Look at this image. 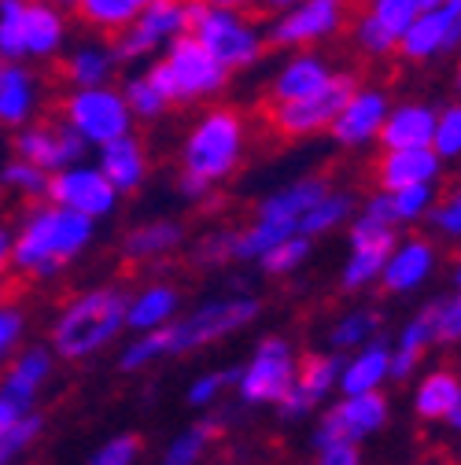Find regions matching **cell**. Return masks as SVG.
Instances as JSON below:
<instances>
[{
	"instance_id": "6da1fadb",
	"label": "cell",
	"mask_w": 461,
	"mask_h": 465,
	"mask_svg": "<svg viewBox=\"0 0 461 465\" xmlns=\"http://www.w3.org/2000/svg\"><path fill=\"white\" fill-rule=\"evenodd\" d=\"M130 292L123 284H100L64 303L48 329V351L64 362H85L119 340L126 329Z\"/></svg>"
},
{
	"instance_id": "7a4b0ae2",
	"label": "cell",
	"mask_w": 461,
	"mask_h": 465,
	"mask_svg": "<svg viewBox=\"0 0 461 465\" xmlns=\"http://www.w3.org/2000/svg\"><path fill=\"white\" fill-rule=\"evenodd\" d=\"M93 237H96V222L71 214L64 207L37 203L19 222L12 266L34 277H55L93 244Z\"/></svg>"
},
{
	"instance_id": "3957f363",
	"label": "cell",
	"mask_w": 461,
	"mask_h": 465,
	"mask_svg": "<svg viewBox=\"0 0 461 465\" xmlns=\"http://www.w3.org/2000/svg\"><path fill=\"white\" fill-rule=\"evenodd\" d=\"M248 126L237 107H211L192 123L181 141V173L200 178L203 185H218L233 173L244 159Z\"/></svg>"
},
{
	"instance_id": "277c9868",
	"label": "cell",
	"mask_w": 461,
	"mask_h": 465,
	"mask_svg": "<svg viewBox=\"0 0 461 465\" xmlns=\"http://www.w3.org/2000/svg\"><path fill=\"white\" fill-rule=\"evenodd\" d=\"M185 34L196 37L229 74L255 67L266 52L262 26L237 5H185Z\"/></svg>"
},
{
	"instance_id": "5b68a950",
	"label": "cell",
	"mask_w": 461,
	"mask_h": 465,
	"mask_svg": "<svg viewBox=\"0 0 461 465\" xmlns=\"http://www.w3.org/2000/svg\"><path fill=\"white\" fill-rule=\"evenodd\" d=\"M259 311H262V303L255 296H225V300L200 303L196 311H189L185 318L170 322L162 329L166 359L192 355V351H200V347H207V343H218L225 336L248 329L259 318Z\"/></svg>"
},
{
	"instance_id": "8992f818",
	"label": "cell",
	"mask_w": 461,
	"mask_h": 465,
	"mask_svg": "<svg viewBox=\"0 0 461 465\" xmlns=\"http://www.w3.org/2000/svg\"><path fill=\"white\" fill-rule=\"evenodd\" d=\"M60 123L71 126L89 148H107L133 134V114L114 85L103 89H71L60 100Z\"/></svg>"
},
{
	"instance_id": "52a82bcc",
	"label": "cell",
	"mask_w": 461,
	"mask_h": 465,
	"mask_svg": "<svg viewBox=\"0 0 461 465\" xmlns=\"http://www.w3.org/2000/svg\"><path fill=\"white\" fill-rule=\"evenodd\" d=\"M358 93V74L355 71H332V78L325 82L321 93H314L310 100L299 104H280L270 107V126L280 137H314V134H329V126L336 123V114L348 107V100Z\"/></svg>"
},
{
	"instance_id": "ba28073f",
	"label": "cell",
	"mask_w": 461,
	"mask_h": 465,
	"mask_svg": "<svg viewBox=\"0 0 461 465\" xmlns=\"http://www.w3.org/2000/svg\"><path fill=\"white\" fill-rule=\"evenodd\" d=\"M299 373V359L284 336H266L255 343V355L240 366L237 391L248 406H277Z\"/></svg>"
},
{
	"instance_id": "9c48e42d",
	"label": "cell",
	"mask_w": 461,
	"mask_h": 465,
	"mask_svg": "<svg viewBox=\"0 0 461 465\" xmlns=\"http://www.w3.org/2000/svg\"><path fill=\"white\" fill-rule=\"evenodd\" d=\"M391 418V402L380 395V391H369V395H348L336 406L318 418L314 432H310V447H325V443H336V440H351L362 447V440L377 436Z\"/></svg>"
},
{
	"instance_id": "30bf717a",
	"label": "cell",
	"mask_w": 461,
	"mask_h": 465,
	"mask_svg": "<svg viewBox=\"0 0 461 465\" xmlns=\"http://www.w3.org/2000/svg\"><path fill=\"white\" fill-rule=\"evenodd\" d=\"M185 34V5L178 0H144V12L130 30L111 41L114 64H137Z\"/></svg>"
},
{
	"instance_id": "8fae6325",
	"label": "cell",
	"mask_w": 461,
	"mask_h": 465,
	"mask_svg": "<svg viewBox=\"0 0 461 465\" xmlns=\"http://www.w3.org/2000/svg\"><path fill=\"white\" fill-rule=\"evenodd\" d=\"M395 244H398V229H391L384 222H373L358 211L351 218V252H348L343 270H339L343 292H362V288H369L373 281H380Z\"/></svg>"
},
{
	"instance_id": "7c38bea8",
	"label": "cell",
	"mask_w": 461,
	"mask_h": 465,
	"mask_svg": "<svg viewBox=\"0 0 461 465\" xmlns=\"http://www.w3.org/2000/svg\"><path fill=\"white\" fill-rule=\"evenodd\" d=\"M343 23H348V8L336 0H303V5L280 8L262 34L273 48H307L339 34Z\"/></svg>"
},
{
	"instance_id": "4fadbf2b",
	"label": "cell",
	"mask_w": 461,
	"mask_h": 465,
	"mask_svg": "<svg viewBox=\"0 0 461 465\" xmlns=\"http://www.w3.org/2000/svg\"><path fill=\"white\" fill-rule=\"evenodd\" d=\"M162 64L174 74V85H178V100L181 104H196V100H211L218 96L225 85H229V71L214 60V55L189 34L174 37L166 48H162Z\"/></svg>"
},
{
	"instance_id": "5bb4252c",
	"label": "cell",
	"mask_w": 461,
	"mask_h": 465,
	"mask_svg": "<svg viewBox=\"0 0 461 465\" xmlns=\"http://www.w3.org/2000/svg\"><path fill=\"white\" fill-rule=\"evenodd\" d=\"M44 200L52 207H64V211L82 214L89 222H100V218L114 214V207H119V193L107 185V178L96 170V163H82V166L52 173Z\"/></svg>"
},
{
	"instance_id": "9a60e30c",
	"label": "cell",
	"mask_w": 461,
	"mask_h": 465,
	"mask_svg": "<svg viewBox=\"0 0 461 465\" xmlns=\"http://www.w3.org/2000/svg\"><path fill=\"white\" fill-rule=\"evenodd\" d=\"M12 148H15V159L44 170L48 178L60 170L82 166L89 155V144L64 123H30L12 137Z\"/></svg>"
},
{
	"instance_id": "2e32d148",
	"label": "cell",
	"mask_w": 461,
	"mask_h": 465,
	"mask_svg": "<svg viewBox=\"0 0 461 465\" xmlns=\"http://www.w3.org/2000/svg\"><path fill=\"white\" fill-rule=\"evenodd\" d=\"M457 48H461V0H436V5L428 0V8L398 41V52L414 64L450 55Z\"/></svg>"
},
{
	"instance_id": "e0dca14e",
	"label": "cell",
	"mask_w": 461,
	"mask_h": 465,
	"mask_svg": "<svg viewBox=\"0 0 461 465\" xmlns=\"http://www.w3.org/2000/svg\"><path fill=\"white\" fill-rule=\"evenodd\" d=\"M339 370H343V359L325 351V355H307L299 362V373L288 388V395L277 402V414L284 421H303L310 418L318 406L339 388Z\"/></svg>"
},
{
	"instance_id": "ac0fdd59",
	"label": "cell",
	"mask_w": 461,
	"mask_h": 465,
	"mask_svg": "<svg viewBox=\"0 0 461 465\" xmlns=\"http://www.w3.org/2000/svg\"><path fill=\"white\" fill-rule=\"evenodd\" d=\"M387 111H391V100L384 89L358 85V93L348 100V107H343L336 114V123L329 126V137L339 148H366L380 137V130L387 123Z\"/></svg>"
},
{
	"instance_id": "d6986e66",
	"label": "cell",
	"mask_w": 461,
	"mask_h": 465,
	"mask_svg": "<svg viewBox=\"0 0 461 465\" xmlns=\"http://www.w3.org/2000/svg\"><path fill=\"white\" fill-rule=\"evenodd\" d=\"M52 362H55V355L48 351V347H41V343L37 347H23V351L12 359L5 381H0V399L12 402L23 418L34 414V402H37L41 388L52 377Z\"/></svg>"
},
{
	"instance_id": "ffe728a7",
	"label": "cell",
	"mask_w": 461,
	"mask_h": 465,
	"mask_svg": "<svg viewBox=\"0 0 461 465\" xmlns=\"http://www.w3.org/2000/svg\"><path fill=\"white\" fill-rule=\"evenodd\" d=\"M436 259H439V252H436V244L428 237L398 241L391 259H387V266H384V273H380V288H384V292H391V296L414 292V288H421L432 277Z\"/></svg>"
},
{
	"instance_id": "44dd1931",
	"label": "cell",
	"mask_w": 461,
	"mask_h": 465,
	"mask_svg": "<svg viewBox=\"0 0 461 465\" xmlns=\"http://www.w3.org/2000/svg\"><path fill=\"white\" fill-rule=\"evenodd\" d=\"M329 193H332V185H329L325 173H307V178H299V182H288V185L273 189L259 203L255 218L259 222H277V225H299L303 214L314 211Z\"/></svg>"
},
{
	"instance_id": "7402d4cb",
	"label": "cell",
	"mask_w": 461,
	"mask_h": 465,
	"mask_svg": "<svg viewBox=\"0 0 461 465\" xmlns=\"http://www.w3.org/2000/svg\"><path fill=\"white\" fill-rule=\"evenodd\" d=\"M432 134H436V107L432 104H417V100L391 104L377 144L384 152H421V148H432Z\"/></svg>"
},
{
	"instance_id": "603a6c76",
	"label": "cell",
	"mask_w": 461,
	"mask_h": 465,
	"mask_svg": "<svg viewBox=\"0 0 461 465\" xmlns=\"http://www.w3.org/2000/svg\"><path fill=\"white\" fill-rule=\"evenodd\" d=\"M329 78H332V67H329L325 55H318V52H296L292 60H288L270 78V100H273V107L310 100L314 93L325 89Z\"/></svg>"
},
{
	"instance_id": "cb8c5ba5",
	"label": "cell",
	"mask_w": 461,
	"mask_h": 465,
	"mask_svg": "<svg viewBox=\"0 0 461 465\" xmlns=\"http://www.w3.org/2000/svg\"><path fill=\"white\" fill-rule=\"evenodd\" d=\"M439 173H443V159L432 148H421V152H384L377 159V185H380V193L436 185Z\"/></svg>"
},
{
	"instance_id": "d4e9b609",
	"label": "cell",
	"mask_w": 461,
	"mask_h": 465,
	"mask_svg": "<svg viewBox=\"0 0 461 465\" xmlns=\"http://www.w3.org/2000/svg\"><path fill=\"white\" fill-rule=\"evenodd\" d=\"M181 314V288L170 284V281H152L144 284L141 292L130 296L126 307V329L144 336V332H159L170 322H178Z\"/></svg>"
},
{
	"instance_id": "484cf974",
	"label": "cell",
	"mask_w": 461,
	"mask_h": 465,
	"mask_svg": "<svg viewBox=\"0 0 461 465\" xmlns=\"http://www.w3.org/2000/svg\"><path fill=\"white\" fill-rule=\"evenodd\" d=\"M391 381V343L384 336L369 340L366 347L351 359H343V370H339V395H369V391H380L384 384Z\"/></svg>"
},
{
	"instance_id": "4316f807",
	"label": "cell",
	"mask_w": 461,
	"mask_h": 465,
	"mask_svg": "<svg viewBox=\"0 0 461 465\" xmlns=\"http://www.w3.org/2000/svg\"><path fill=\"white\" fill-rule=\"evenodd\" d=\"M96 170L107 178V185L123 196V193H137V189L148 182L152 163H148V152H144L141 137L130 134V137H123V141H114V144L100 148V163H96Z\"/></svg>"
},
{
	"instance_id": "83f0119b",
	"label": "cell",
	"mask_w": 461,
	"mask_h": 465,
	"mask_svg": "<svg viewBox=\"0 0 461 465\" xmlns=\"http://www.w3.org/2000/svg\"><path fill=\"white\" fill-rule=\"evenodd\" d=\"M37 78L23 64H5L0 67V126L5 130H23L34 123L37 111Z\"/></svg>"
},
{
	"instance_id": "f1b7e54d",
	"label": "cell",
	"mask_w": 461,
	"mask_h": 465,
	"mask_svg": "<svg viewBox=\"0 0 461 465\" xmlns=\"http://www.w3.org/2000/svg\"><path fill=\"white\" fill-rule=\"evenodd\" d=\"M67 41V15L55 5H26L23 12V52L26 60H52Z\"/></svg>"
},
{
	"instance_id": "f546056e",
	"label": "cell",
	"mask_w": 461,
	"mask_h": 465,
	"mask_svg": "<svg viewBox=\"0 0 461 465\" xmlns=\"http://www.w3.org/2000/svg\"><path fill=\"white\" fill-rule=\"evenodd\" d=\"M185 244V225L174 218H155V222H141L137 229H130L123 237V255L130 262H152V259H166Z\"/></svg>"
},
{
	"instance_id": "4dcf8cb0",
	"label": "cell",
	"mask_w": 461,
	"mask_h": 465,
	"mask_svg": "<svg viewBox=\"0 0 461 465\" xmlns=\"http://www.w3.org/2000/svg\"><path fill=\"white\" fill-rule=\"evenodd\" d=\"M114 67L119 64H114V55H111V45L85 41L64 60V78L74 89H103V85H111Z\"/></svg>"
},
{
	"instance_id": "1f68e13d",
	"label": "cell",
	"mask_w": 461,
	"mask_h": 465,
	"mask_svg": "<svg viewBox=\"0 0 461 465\" xmlns=\"http://www.w3.org/2000/svg\"><path fill=\"white\" fill-rule=\"evenodd\" d=\"M461 395V377L454 370H432L414 388V414L421 421H443Z\"/></svg>"
},
{
	"instance_id": "d6a6232c",
	"label": "cell",
	"mask_w": 461,
	"mask_h": 465,
	"mask_svg": "<svg viewBox=\"0 0 461 465\" xmlns=\"http://www.w3.org/2000/svg\"><path fill=\"white\" fill-rule=\"evenodd\" d=\"M71 12L89 30L119 37L123 30H130L137 23V15L144 12V0H78V5H71Z\"/></svg>"
},
{
	"instance_id": "836d02e7",
	"label": "cell",
	"mask_w": 461,
	"mask_h": 465,
	"mask_svg": "<svg viewBox=\"0 0 461 465\" xmlns=\"http://www.w3.org/2000/svg\"><path fill=\"white\" fill-rule=\"evenodd\" d=\"M432 347V332H428V322L421 318V311L398 329L395 336V347H391V381H410L425 359V351Z\"/></svg>"
},
{
	"instance_id": "e575fe53",
	"label": "cell",
	"mask_w": 461,
	"mask_h": 465,
	"mask_svg": "<svg viewBox=\"0 0 461 465\" xmlns=\"http://www.w3.org/2000/svg\"><path fill=\"white\" fill-rule=\"evenodd\" d=\"M221 425H225V418H218V414L189 425L185 432H178L174 440H170V447H166V454H162L159 465H200L207 458L211 440L221 432Z\"/></svg>"
},
{
	"instance_id": "d590c367",
	"label": "cell",
	"mask_w": 461,
	"mask_h": 465,
	"mask_svg": "<svg viewBox=\"0 0 461 465\" xmlns=\"http://www.w3.org/2000/svg\"><path fill=\"white\" fill-rule=\"evenodd\" d=\"M355 207H358V200H355L351 193H336V189H332L314 211L303 214V222L296 225V232H299V237H307V241L325 237V232L348 225V222L355 218Z\"/></svg>"
},
{
	"instance_id": "8d00e7d4",
	"label": "cell",
	"mask_w": 461,
	"mask_h": 465,
	"mask_svg": "<svg viewBox=\"0 0 461 465\" xmlns=\"http://www.w3.org/2000/svg\"><path fill=\"white\" fill-rule=\"evenodd\" d=\"M377 329H380V314L369 311V307H358V311H348L329 332V347L332 355H343V351H358L369 340H377Z\"/></svg>"
},
{
	"instance_id": "74e56055",
	"label": "cell",
	"mask_w": 461,
	"mask_h": 465,
	"mask_svg": "<svg viewBox=\"0 0 461 465\" xmlns=\"http://www.w3.org/2000/svg\"><path fill=\"white\" fill-rule=\"evenodd\" d=\"M296 232V225H277V222H251L244 229H237V259H251L262 262L280 241H288Z\"/></svg>"
},
{
	"instance_id": "f35d334b",
	"label": "cell",
	"mask_w": 461,
	"mask_h": 465,
	"mask_svg": "<svg viewBox=\"0 0 461 465\" xmlns=\"http://www.w3.org/2000/svg\"><path fill=\"white\" fill-rule=\"evenodd\" d=\"M421 318L428 322L432 343H461V292L425 303Z\"/></svg>"
},
{
	"instance_id": "ab89813d",
	"label": "cell",
	"mask_w": 461,
	"mask_h": 465,
	"mask_svg": "<svg viewBox=\"0 0 461 465\" xmlns=\"http://www.w3.org/2000/svg\"><path fill=\"white\" fill-rule=\"evenodd\" d=\"M23 0H0V64H23Z\"/></svg>"
},
{
	"instance_id": "60d3db41",
	"label": "cell",
	"mask_w": 461,
	"mask_h": 465,
	"mask_svg": "<svg viewBox=\"0 0 461 465\" xmlns=\"http://www.w3.org/2000/svg\"><path fill=\"white\" fill-rule=\"evenodd\" d=\"M119 93H123V100H126V107H130V114H133V123H137V119L155 123V119H162V114H166L162 96L152 89V82H148L144 74H130Z\"/></svg>"
},
{
	"instance_id": "b9f144b4",
	"label": "cell",
	"mask_w": 461,
	"mask_h": 465,
	"mask_svg": "<svg viewBox=\"0 0 461 465\" xmlns=\"http://www.w3.org/2000/svg\"><path fill=\"white\" fill-rule=\"evenodd\" d=\"M0 189L8 193H19L26 200H44V189H48V173L23 163V159H8L0 166Z\"/></svg>"
},
{
	"instance_id": "7bdbcfd3",
	"label": "cell",
	"mask_w": 461,
	"mask_h": 465,
	"mask_svg": "<svg viewBox=\"0 0 461 465\" xmlns=\"http://www.w3.org/2000/svg\"><path fill=\"white\" fill-rule=\"evenodd\" d=\"M41 432H44V418L34 411V414H26L19 425H12L8 432H0V465H15L37 440H41Z\"/></svg>"
},
{
	"instance_id": "ee69618b",
	"label": "cell",
	"mask_w": 461,
	"mask_h": 465,
	"mask_svg": "<svg viewBox=\"0 0 461 465\" xmlns=\"http://www.w3.org/2000/svg\"><path fill=\"white\" fill-rule=\"evenodd\" d=\"M425 8H428V0H377V5H369V12L380 19V26L398 41Z\"/></svg>"
},
{
	"instance_id": "f6af8a7d",
	"label": "cell",
	"mask_w": 461,
	"mask_h": 465,
	"mask_svg": "<svg viewBox=\"0 0 461 465\" xmlns=\"http://www.w3.org/2000/svg\"><path fill=\"white\" fill-rule=\"evenodd\" d=\"M307 259H310V241L299 237V232H292V237L280 241L259 266H262V273H270V277H288V273H296Z\"/></svg>"
},
{
	"instance_id": "bcb514c9",
	"label": "cell",
	"mask_w": 461,
	"mask_h": 465,
	"mask_svg": "<svg viewBox=\"0 0 461 465\" xmlns=\"http://www.w3.org/2000/svg\"><path fill=\"white\" fill-rule=\"evenodd\" d=\"M355 45H358V52L373 55V60H384V55L398 52V37H391L369 8L358 12V19H355Z\"/></svg>"
},
{
	"instance_id": "7dc6e473",
	"label": "cell",
	"mask_w": 461,
	"mask_h": 465,
	"mask_svg": "<svg viewBox=\"0 0 461 465\" xmlns=\"http://www.w3.org/2000/svg\"><path fill=\"white\" fill-rule=\"evenodd\" d=\"M432 152H436L439 159H461V100L436 111Z\"/></svg>"
},
{
	"instance_id": "c3c4849f",
	"label": "cell",
	"mask_w": 461,
	"mask_h": 465,
	"mask_svg": "<svg viewBox=\"0 0 461 465\" xmlns=\"http://www.w3.org/2000/svg\"><path fill=\"white\" fill-rule=\"evenodd\" d=\"M387 196H391V214H395V225L421 222V218H428V211L436 207V185L398 189V193H387Z\"/></svg>"
},
{
	"instance_id": "681fc988",
	"label": "cell",
	"mask_w": 461,
	"mask_h": 465,
	"mask_svg": "<svg viewBox=\"0 0 461 465\" xmlns=\"http://www.w3.org/2000/svg\"><path fill=\"white\" fill-rule=\"evenodd\" d=\"M159 359H166V340H162V329L159 332H144L137 336L126 351L119 355V370L123 373H141L148 366H155Z\"/></svg>"
},
{
	"instance_id": "f907efd6",
	"label": "cell",
	"mask_w": 461,
	"mask_h": 465,
	"mask_svg": "<svg viewBox=\"0 0 461 465\" xmlns=\"http://www.w3.org/2000/svg\"><path fill=\"white\" fill-rule=\"evenodd\" d=\"M137 458H141V436L137 432H119V436L103 440L85 458V465H137Z\"/></svg>"
},
{
	"instance_id": "816d5d0a",
	"label": "cell",
	"mask_w": 461,
	"mask_h": 465,
	"mask_svg": "<svg viewBox=\"0 0 461 465\" xmlns=\"http://www.w3.org/2000/svg\"><path fill=\"white\" fill-rule=\"evenodd\" d=\"M200 266H221V262H233L237 259V229H214L207 237L196 241L192 248Z\"/></svg>"
},
{
	"instance_id": "f5cc1de1",
	"label": "cell",
	"mask_w": 461,
	"mask_h": 465,
	"mask_svg": "<svg viewBox=\"0 0 461 465\" xmlns=\"http://www.w3.org/2000/svg\"><path fill=\"white\" fill-rule=\"evenodd\" d=\"M240 381V366H229V370H221V373H200L192 384H189V406H211L218 395H221V388L225 384H237Z\"/></svg>"
},
{
	"instance_id": "db71d44e",
	"label": "cell",
	"mask_w": 461,
	"mask_h": 465,
	"mask_svg": "<svg viewBox=\"0 0 461 465\" xmlns=\"http://www.w3.org/2000/svg\"><path fill=\"white\" fill-rule=\"evenodd\" d=\"M23 332H26V311L15 303H5L0 307V362L12 359V351L23 343Z\"/></svg>"
},
{
	"instance_id": "11a10c76",
	"label": "cell",
	"mask_w": 461,
	"mask_h": 465,
	"mask_svg": "<svg viewBox=\"0 0 461 465\" xmlns=\"http://www.w3.org/2000/svg\"><path fill=\"white\" fill-rule=\"evenodd\" d=\"M428 222L436 232L450 241H461V189H454L446 200H439L432 211H428Z\"/></svg>"
},
{
	"instance_id": "9f6ffc18",
	"label": "cell",
	"mask_w": 461,
	"mask_h": 465,
	"mask_svg": "<svg viewBox=\"0 0 461 465\" xmlns=\"http://www.w3.org/2000/svg\"><path fill=\"white\" fill-rule=\"evenodd\" d=\"M314 454H318V465H362V447L351 443V440L325 443V447H318Z\"/></svg>"
},
{
	"instance_id": "6f0895ef",
	"label": "cell",
	"mask_w": 461,
	"mask_h": 465,
	"mask_svg": "<svg viewBox=\"0 0 461 465\" xmlns=\"http://www.w3.org/2000/svg\"><path fill=\"white\" fill-rule=\"evenodd\" d=\"M178 193H181L185 200H207V196H211V185H203L200 178H189V173L178 170Z\"/></svg>"
},
{
	"instance_id": "680465c9",
	"label": "cell",
	"mask_w": 461,
	"mask_h": 465,
	"mask_svg": "<svg viewBox=\"0 0 461 465\" xmlns=\"http://www.w3.org/2000/svg\"><path fill=\"white\" fill-rule=\"evenodd\" d=\"M12 248H15V232L8 225H0V273L12 266Z\"/></svg>"
},
{
	"instance_id": "91938a15",
	"label": "cell",
	"mask_w": 461,
	"mask_h": 465,
	"mask_svg": "<svg viewBox=\"0 0 461 465\" xmlns=\"http://www.w3.org/2000/svg\"><path fill=\"white\" fill-rule=\"evenodd\" d=\"M443 425H450L454 432H461V395H457V402H454V411L443 418Z\"/></svg>"
},
{
	"instance_id": "94428289",
	"label": "cell",
	"mask_w": 461,
	"mask_h": 465,
	"mask_svg": "<svg viewBox=\"0 0 461 465\" xmlns=\"http://www.w3.org/2000/svg\"><path fill=\"white\" fill-rule=\"evenodd\" d=\"M454 284H457V292H461V259H457V266H454Z\"/></svg>"
},
{
	"instance_id": "6125c7cd",
	"label": "cell",
	"mask_w": 461,
	"mask_h": 465,
	"mask_svg": "<svg viewBox=\"0 0 461 465\" xmlns=\"http://www.w3.org/2000/svg\"><path fill=\"white\" fill-rule=\"evenodd\" d=\"M454 89H457V96H461V64H457V71H454Z\"/></svg>"
},
{
	"instance_id": "be15d7a7",
	"label": "cell",
	"mask_w": 461,
	"mask_h": 465,
	"mask_svg": "<svg viewBox=\"0 0 461 465\" xmlns=\"http://www.w3.org/2000/svg\"><path fill=\"white\" fill-rule=\"evenodd\" d=\"M0 307H5V281H0Z\"/></svg>"
},
{
	"instance_id": "e7e4bbea",
	"label": "cell",
	"mask_w": 461,
	"mask_h": 465,
	"mask_svg": "<svg viewBox=\"0 0 461 465\" xmlns=\"http://www.w3.org/2000/svg\"><path fill=\"white\" fill-rule=\"evenodd\" d=\"M0 67H5V64H0Z\"/></svg>"
}]
</instances>
